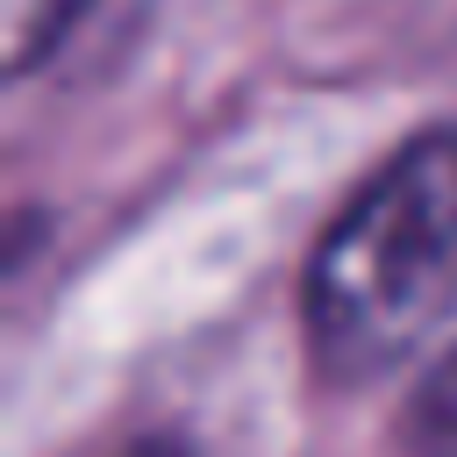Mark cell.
Instances as JSON below:
<instances>
[{"label": "cell", "instance_id": "obj_4", "mask_svg": "<svg viewBox=\"0 0 457 457\" xmlns=\"http://www.w3.org/2000/svg\"><path fill=\"white\" fill-rule=\"evenodd\" d=\"M121 457H193V450H186L179 436H143V443H129Z\"/></svg>", "mask_w": 457, "mask_h": 457}, {"label": "cell", "instance_id": "obj_1", "mask_svg": "<svg viewBox=\"0 0 457 457\" xmlns=\"http://www.w3.org/2000/svg\"><path fill=\"white\" fill-rule=\"evenodd\" d=\"M457 307V129L393 150L307 257L300 328L321 386L393 378Z\"/></svg>", "mask_w": 457, "mask_h": 457}, {"label": "cell", "instance_id": "obj_3", "mask_svg": "<svg viewBox=\"0 0 457 457\" xmlns=\"http://www.w3.org/2000/svg\"><path fill=\"white\" fill-rule=\"evenodd\" d=\"M93 0H0V36H7V71L21 79V71H36L64 36H71V21L86 14Z\"/></svg>", "mask_w": 457, "mask_h": 457}, {"label": "cell", "instance_id": "obj_2", "mask_svg": "<svg viewBox=\"0 0 457 457\" xmlns=\"http://www.w3.org/2000/svg\"><path fill=\"white\" fill-rule=\"evenodd\" d=\"M400 450L407 457H457V343L414 378L407 414H400Z\"/></svg>", "mask_w": 457, "mask_h": 457}]
</instances>
